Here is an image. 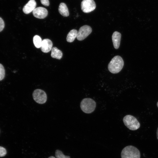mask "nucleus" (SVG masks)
I'll return each mask as SVG.
<instances>
[{
    "label": "nucleus",
    "mask_w": 158,
    "mask_h": 158,
    "mask_svg": "<svg viewBox=\"0 0 158 158\" xmlns=\"http://www.w3.org/2000/svg\"><path fill=\"white\" fill-rule=\"evenodd\" d=\"M124 65L123 59L119 56L114 57L108 65V69L111 73L115 74L119 73Z\"/></svg>",
    "instance_id": "1"
},
{
    "label": "nucleus",
    "mask_w": 158,
    "mask_h": 158,
    "mask_svg": "<svg viewBox=\"0 0 158 158\" xmlns=\"http://www.w3.org/2000/svg\"><path fill=\"white\" fill-rule=\"evenodd\" d=\"M121 158H140L139 150L135 147L128 146L122 150L121 153Z\"/></svg>",
    "instance_id": "2"
},
{
    "label": "nucleus",
    "mask_w": 158,
    "mask_h": 158,
    "mask_svg": "<svg viewBox=\"0 0 158 158\" xmlns=\"http://www.w3.org/2000/svg\"><path fill=\"white\" fill-rule=\"evenodd\" d=\"M96 107V102L90 98H84L80 103L81 109L85 113L90 114L92 112L95 110Z\"/></svg>",
    "instance_id": "3"
},
{
    "label": "nucleus",
    "mask_w": 158,
    "mask_h": 158,
    "mask_svg": "<svg viewBox=\"0 0 158 158\" xmlns=\"http://www.w3.org/2000/svg\"><path fill=\"white\" fill-rule=\"evenodd\" d=\"M123 121L125 126L130 130H136L140 127V123L137 119L132 115L125 116L123 118Z\"/></svg>",
    "instance_id": "4"
},
{
    "label": "nucleus",
    "mask_w": 158,
    "mask_h": 158,
    "mask_svg": "<svg viewBox=\"0 0 158 158\" xmlns=\"http://www.w3.org/2000/svg\"><path fill=\"white\" fill-rule=\"evenodd\" d=\"M32 96L34 100L39 104H44L47 100V96L45 92L40 89L35 90L33 92Z\"/></svg>",
    "instance_id": "5"
},
{
    "label": "nucleus",
    "mask_w": 158,
    "mask_h": 158,
    "mask_svg": "<svg viewBox=\"0 0 158 158\" xmlns=\"http://www.w3.org/2000/svg\"><path fill=\"white\" fill-rule=\"evenodd\" d=\"M81 9L85 13H89L94 10L96 5L93 0H83L81 4Z\"/></svg>",
    "instance_id": "6"
},
{
    "label": "nucleus",
    "mask_w": 158,
    "mask_h": 158,
    "mask_svg": "<svg viewBox=\"0 0 158 158\" xmlns=\"http://www.w3.org/2000/svg\"><path fill=\"white\" fill-rule=\"evenodd\" d=\"M91 27L88 25H84L81 27L78 32L76 37L79 41H82L86 38L92 32Z\"/></svg>",
    "instance_id": "7"
},
{
    "label": "nucleus",
    "mask_w": 158,
    "mask_h": 158,
    "mask_svg": "<svg viewBox=\"0 0 158 158\" xmlns=\"http://www.w3.org/2000/svg\"><path fill=\"white\" fill-rule=\"evenodd\" d=\"M32 13L35 17L39 19H43L47 16L48 11L44 8L39 7L35 8L32 11Z\"/></svg>",
    "instance_id": "8"
},
{
    "label": "nucleus",
    "mask_w": 158,
    "mask_h": 158,
    "mask_svg": "<svg viewBox=\"0 0 158 158\" xmlns=\"http://www.w3.org/2000/svg\"><path fill=\"white\" fill-rule=\"evenodd\" d=\"M53 46L52 41L48 39L42 40L41 47V51L44 53H48L51 50Z\"/></svg>",
    "instance_id": "9"
},
{
    "label": "nucleus",
    "mask_w": 158,
    "mask_h": 158,
    "mask_svg": "<svg viewBox=\"0 0 158 158\" xmlns=\"http://www.w3.org/2000/svg\"><path fill=\"white\" fill-rule=\"evenodd\" d=\"M36 3L35 0H30L28 3L24 6L23 11L26 14H28L35 8Z\"/></svg>",
    "instance_id": "10"
},
{
    "label": "nucleus",
    "mask_w": 158,
    "mask_h": 158,
    "mask_svg": "<svg viewBox=\"0 0 158 158\" xmlns=\"http://www.w3.org/2000/svg\"><path fill=\"white\" fill-rule=\"evenodd\" d=\"M121 37V34L117 31H115L113 34L112 36V42L114 47L116 49L119 47Z\"/></svg>",
    "instance_id": "11"
},
{
    "label": "nucleus",
    "mask_w": 158,
    "mask_h": 158,
    "mask_svg": "<svg viewBox=\"0 0 158 158\" xmlns=\"http://www.w3.org/2000/svg\"><path fill=\"white\" fill-rule=\"evenodd\" d=\"M58 10L60 13L63 16L67 17L69 15V12L67 6L63 3L60 4Z\"/></svg>",
    "instance_id": "12"
},
{
    "label": "nucleus",
    "mask_w": 158,
    "mask_h": 158,
    "mask_svg": "<svg viewBox=\"0 0 158 158\" xmlns=\"http://www.w3.org/2000/svg\"><path fill=\"white\" fill-rule=\"evenodd\" d=\"M62 52L56 47H52L51 50V57L54 58L60 59L62 57Z\"/></svg>",
    "instance_id": "13"
},
{
    "label": "nucleus",
    "mask_w": 158,
    "mask_h": 158,
    "mask_svg": "<svg viewBox=\"0 0 158 158\" xmlns=\"http://www.w3.org/2000/svg\"><path fill=\"white\" fill-rule=\"evenodd\" d=\"M78 33V31L75 29L71 30L67 35L66 37L67 41L69 42H73L77 37Z\"/></svg>",
    "instance_id": "14"
},
{
    "label": "nucleus",
    "mask_w": 158,
    "mask_h": 158,
    "mask_svg": "<svg viewBox=\"0 0 158 158\" xmlns=\"http://www.w3.org/2000/svg\"><path fill=\"white\" fill-rule=\"evenodd\" d=\"M42 41L41 38L39 35H35L33 37V43L37 48H39L41 47Z\"/></svg>",
    "instance_id": "15"
},
{
    "label": "nucleus",
    "mask_w": 158,
    "mask_h": 158,
    "mask_svg": "<svg viewBox=\"0 0 158 158\" xmlns=\"http://www.w3.org/2000/svg\"><path fill=\"white\" fill-rule=\"evenodd\" d=\"M55 155L56 158H70V156L64 155L62 152L59 150H56Z\"/></svg>",
    "instance_id": "16"
},
{
    "label": "nucleus",
    "mask_w": 158,
    "mask_h": 158,
    "mask_svg": "<svg viewBox=\"0 0 158 158\" xmlns=\"http://www.w3.org/2000/svg\"><path fill=\"white\" fill-rule=\"evenodd\" d=\"M5 75V70L3 66L0 63V81L2 80Z\"/></svg>",
    "instance_id": "17"
},
{
    "label": "nucleus",
    "mask_w": 158,
    "mask_h": 158,
    "mask_svg": "<svg viewBox=\"0 0 158 158\" xmlns=\"http://www.w3.org/2000/svg\"><path fill=\"white\" fill-rule=\"evenodd\" d=\"M6 154V149L0 146V157H4Z\"/></svg>",
    "instance_id": "18"
},
{
    "label": "nucleus",
    "mask_w": 158,
    "mask_h": 158,
    "mask_svg": "<svg viewBox=\"0 0 158 158\" xmlns=\"http://www.w3.org/2000/svg\"><path fill=\"white\" fill-rule=\"evenodd\" d=\"M4 26V22L3 19L0 17V32L3 30Z\"/></svg>",
    "instance_id": "19"
},
{
    "label": "nucleus",
    "mask_w": 158,
    "mask_h": 158,
    "mask_svg": "<svg viewBox=\"0 0 158 158\" xmlns=\"http://www.w3.org/2000/svg\"><path fill=\"white\" fill-rule=\"evenodd\" d=\"M41 4L45 6L49 5V0H40Z\"/></svg>",
    "instance_id": "20"
},
{
    "label": "nucleus",
    "mask_w": 158,
    "mask_h": 158,
    "mask_svg": "<svg viewBox=\"0 0 158 158\" xmlns=\"http://www.w3.org/2000/svg\"><path fill=\"white\" fill-rule=\"evenodd\" d=\"M157 139L158 140V127L157 129Z\"/></svg>",
    "instance_id": "21"
},
{
    "label": "nucleus",
    "mask_w": 158,
    "mask_h": 158,
    "mask_svg": "<svg viewBox=\"0 0 158 158\" xmlns=\"http://www.w3.org/2000/svg\"><path fill=\"white\" fill-rule=\"evenodd\" d=\"M48 158H56L54 156H51L49 157Z\"/></svg>",
    "instance_id": "22"
},
{
    "label": "nucleus",
    "mask_w": 158,
    "mask_h": 158,
    "mask_svg": "<svg viewBox=\"0 0 158 158\" xmlns=\"http://www.w3.org/2000/svg\"><path fill=\"white\" fill-rule=\"evenodd\" d=\"M157 107H158V102H157Z\"/></svg>",
    "instance_id": "23"
}]
</instances>
